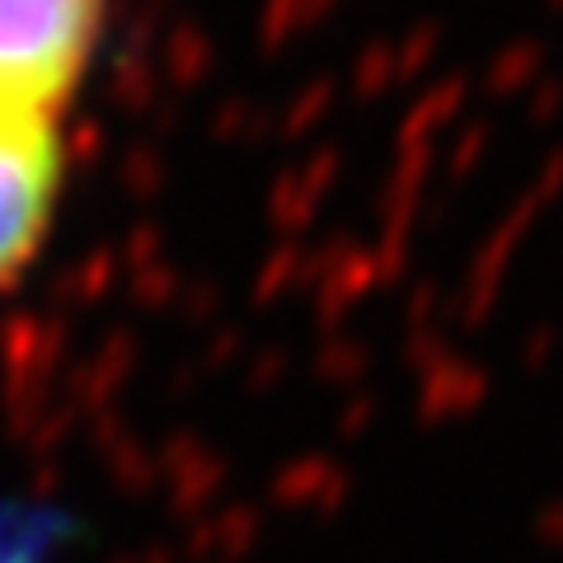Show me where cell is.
<instances>
[{
  "label": "cell",
  "mask_w": 563,
  "mask_h": 563,
  "mask_svg": "<svg viewBox=\"0 0 563 563\" xmlns=\"http://www.w3.org/2000/svg\"><path fill=\"white\" fill-rule=\"evenodd\" d=\"M99 29L103 0H0V118L57 122Z\"/></svg>",
  "instance_id": "1"
},
{
  "label": "cell",
  "mask_w": 563,
  "mask_h": 563,
  "mask_svg": "<svg viewBox=\"0 0 563 563\" xmlns=\"http://www.w3.org/2000/svg\"><path fill=\"white\" fill-rule=\"evenodd\" d=\"M62 184L57 122L0 118V287L29 268Z\"/></svg>",
  "instance_id": "2"
}]
</instances>
